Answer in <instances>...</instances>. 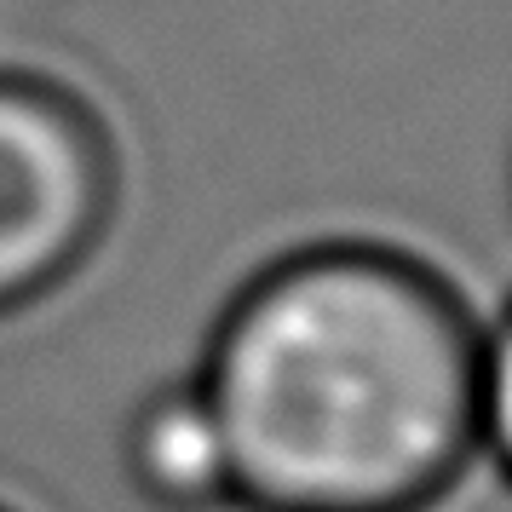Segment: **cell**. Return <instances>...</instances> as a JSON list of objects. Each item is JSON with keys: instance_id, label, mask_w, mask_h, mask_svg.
Listing matches in <instances>:
<instances>
[{"instance_id": "5", "label": "cell", "mask_w": 512, "mask_h": 512, "mask_svg": "<svg viewBox=\"0 0 512 512\" xmlns=\"http://www.w3.org/2000/svg\"><path fill=\"white\" fill-rule=\"evenodd\" d=\"M0 512H18V507H6V501H0Z\"/></svg>"}, {"instance_id": "3", "label": "cell", "mask_w": 512, "mask_h": 512, "mask_svg": "<svg viewBox=\"0 0 512 512\" xmlns=\"http://www.w3.org/2000/svg\"><path fill=\"white\" fill-rule=\"evenodd\" d=\"M121 466L139 489L144 507L156 512H231V461L213 420L208 397L196 380H167L144 397L127 438Z\"/></svg>"}, {"instance_id": "2", "label": "cell", "mask_w": 512, "mask_h": 512, "mask_svg": "<svg viewBox=\"0 0 512 512\" xmlns=\"http://www.w3.org/2000/svg\"><path fill=\"white\" fill-rule=\"evenodd\" d=\"M121 196L110 127L64 81L0 70V317H18L98 254Z\"/></svg>"}, {"instance_id": "4", "label": "cell", "mask_w": 512, "mask_h": 512, "mask_svg": "<svg viewBox=\"0 0 512 512\" xmlns=\"http://www.w3.org/2000/svg\"><path fill=\"white\" fill-rule=\"evenodd\" d=\"M478 461H489L512 489V300L484 323V369H478Z\"/></svg>"}, {"instance_id": "1", "label": "cell", "mask_w": 512, "mask_h": 512, "mask_svg": "<svg viewBox=\"0 0 512 512\" xmlns=\"http://www.w3.org/2000/svg\"><path fill=\"white\" fill-rule=\"evenodd\" d=\"M484 323L438 265L311 242L213 323L202 386L231 512H438L478 461Z\"/></svg>"}]
</instances>
